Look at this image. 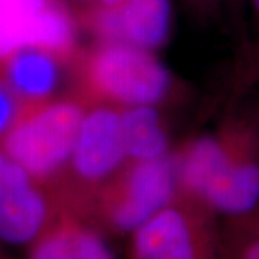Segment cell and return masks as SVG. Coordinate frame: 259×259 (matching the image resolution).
<instances>
[{"mask_svg": "<svg viewBox=\"0 0 259 259\" xmlns=\"http://www.w3.org/2000/svg\"><path fill=\"white\" fill-rule=\"evenodd\" d=\"M130 236L131 259H218L212 213L182 196Z\"/></svg>", "mask_w": 259, "mask_h": 259, "instance_id": "5b68a950", "label": "cell"}, {"mask_svg": "<svg viewBox=\"0 0 259 259\" xmlns=\"http://www.w3.org/2000/svg\"><path fill=\"white\" fill-rule=\"evenodd\" d=\"M253 2V6H255V9L259 12V0H252Z\"/></svg>", "mask_w": 259, "mask_h": 259, "instance_id": "e0dca14e", "label": "cell"}, {"mask_svg": "<svg viewBox=\"0 0 259 259\" xmlns=\"http://www.w3.org/2000/svg\"><path fill=\"white\" fill-rule=\"evenodd\" d=\"M82 218L65 210L28 248L26 259H82Z\"/></svg>", "mask_w": 259, "mask_h": 259, "instance_id": "7c38bea8", "label": "cell"}, {"mask_svg": "<svg viewBox=\"0 0 259 259\" xmlns=\"http://www.w3.org/2000/svg\"><path fill=\"white\" fill-rule=\"evenodd\" d=\"M127 163L121 108L90 105L83 115L66 176L58 190L65 209L83 218L95 193Z\"/></svg>", "mask_w": 259, "mask_h": 259, "instance_id": "277c9868", "label": "cell"}, {"mask_svg": "<svg viewBox=\"0 0 259 259\" xmlns=\"http://www.w3.org/2000/svg\"><path fill=\"white\" fill-rule=\"evenodd\" d=\"M248 228H249V229H248V231H249V235L259 236V209L256 210V213H255V216H252Z\"/></svg>", "mask_w": 259, "mask_h": 259, "instance_id": "9a60e30c", "label": "cell"}, {"mask_svg": "<svg viewBox=\"0 0 259 259\" xmlns=\"http://www.w3.org/2000/svg\"><path fill=\"white\" fill-rule=\"evenodd\" d=\"M61 0H0V61L23 48H39L47 19Z\"/></svg>", "mask_w": 259, "mask_h": 259, "instance_id": "30bf717a", "label": "cell"}, {"mask_svg": "<svg viewBox=\"0 0 259 259\" xmlns=\"http://www.w3.org/2000/svg\"><path fill=\"white\" fill-rule=\"evenodd\" d=\"M121 127L128 161H151L168 156V140L154 105L121 108Z\"/></svg>", "mask_w": 259, "mask_h": 259, "instance_id": "8fae6325", "label": "cell"}, {"mask_svg": "<svg viewBox=\"0 0 259 259\" xmlns=\"http://www.w3.org/2000/svg\"><path fill=\"white\" fill-rule=\"evenodd\" d=\"M62 212L59 196L0 147V243L29 248Z\"/></svg>", "mask_w": 259, "mask_h": 259, "instance_id": "8992f818", "label": "cell"}, {"mask_svg": "<svg viewBox=\"0 0 259 259\" xmlns=\"http://www.w3.org/2000/svg\"><path fill=\"white\" fill-rule=\"evenodd\" d=\"M25 108V104L19 100L16 94L8 87V83L0 78V143L18 122Z\"/></svg>", "mask_w": 259, "mask_h": 259, "instance_id": "4fadbf2b", "label": "cell"}, {"mask_svg": "<svg viewBox=\"0 0 259 259\" xmlns=\"http://www.w3.org/2000/svg\"><path fill=\"white\" fill-rule=\"evenodd\" d=\"M74 61L79 100L88 107H156L171 88L170 74L153 51L100 42Z\"/></svg>", "mask_w": 259, "mask_h": 259, "instance_id": "6da1fadb", "label": "cell"}, {"mask_svg": "<svg viewBox=\"0 0 259 259\" xmlns=\"http://www.w3.org/2000/svg\"><path fill=\"white\" fill-rule=\"evenodd\" d=\"M82 19L100 42L154 51L168 37L171 8L170 0H125L112 8L93 6Z\"/></svg>", "mask_w": 259, "mask_h": 259, "instance_id": "52a82bcc", "label": "cell"}, {"mask_svg": "<svg viewBox=\"0 0 259 259\" xmlns=\"http://www.w3.org/2000/svg\"><path fill=\"white\" fill-rule=\"evenodd\" d=\"M177 196L176 158L168 154L151 161H128L95 193L83 218H93L101 231L131 235Z\"/></svg>", "mask_w": 259, "mask_h": 259, "instance_id": "3957f363", "label": "cell"}, {"mask_svg": "<svg viewBox=\"0 0 259 259\" xmlns=\"http://www.w3.org/2000/svg\"><path fill=\"white\" fill-rule=\"evenodd\" d=\"M0 259H2V258H0Z\"/></svg>", "mask_w": 259, "mask_h": 259, "instance_id": "ac0fdd59", "label": "cell"}, {"mask_svg": "<svg viewBox=\"0 0 259 259\" xmlns=\"http://www.w3.org/2000/svg\"><path fill=\"white\" fill-rule=\"evenodd\" d=\"M62 64L51 52L23 48L0 61V78L29 107L55 98Z\"/></svg>", "mask_w": 259, "mask_h": 259, "instance_id": "9c48e42d", "label": "cell"}, {"mask_svg": "<svg viewBox=\"0 0 259 259\" xmlns=\"http://www.w3.org/2000/svg\"><path fill=\"white\" fill-rule=\"evenodd\" d=\"M125 0H97L95 6H102V8H112V6H118L121 3H124Z\"/></svg>", "mask_w": 259, "mask_h": 259, "instance_id": "2e32d148", "label": "cell"}, {"mask_svg": "<svg viewBox=\"0 0 259 259\" xmlns=\"http://www.w3.org/2000/svg\"><path fill=\"white\" fill-rule=\"evenodd\" d=\"M87 110L88 105L79 98H52L29 105L0 147L58 194Z\"/></svg>", "mask_w": 259, "mask_h": 259, "instance_id": "7a4b0ae2", "label": "cell"}, {"mask_svg": "<svg viewBox=\"0 0 259 259\" xmlns=\"http://www.w3.org/2000/svg\"><path fill=\"white\" fill-rule=\"evenodd\" d=\"M197 204L209 213L243 218L259 206V163L243 139L206 186Z\"/></svg>", "mask_w": 259, "mask_h": 259, "instance_id": "ba28073f", "label": "cell"}, {"mask_svg": "<svg viewBox=\"0 0 259 259\" xmlns=\"http://www.w3.org/2000/svg\"><path fill=\"white\" fill-rule=\"evenodd\" d=\"M235 259H259V236L249 235L239 243Z\"/></svg>", "mask_w": 259, "mask_h": 259, "instance_id": "5bb4252c", "label": "cell"}]
</instances>
